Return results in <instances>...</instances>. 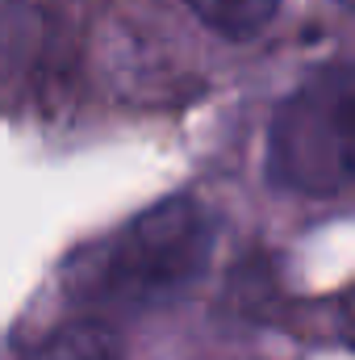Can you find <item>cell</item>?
Segmentation results:
<instances>
[{
  "mask_svg": "<svg viewBox=\"0 0 355 360\" xmlns=\"http://www.w3.org/2000/svg\"><path fill=\"white\" fill-rule=\"evenodd\" d=\"M209 252V210L192 197H172L80 252L67 269V293L88 310L142 314L163 302H176L205 272Z\"/></svg>",
  "mask_w": 355,
  "mask_h": 360,
  "instance_id": "6da1fadb",
  "label": "cell"
},
{
  "mask_svg": "<svg viewBox=\"0 0 355 360\" xmlns=\"http://www.w3.org/2000/svg\"><path fill=\"white\" fill-rule=\"evenodd\" d=\"M184 4H188L213 34L234 38V42L255 38L267 21L276 17V8H280V0H184Z\"/></svg>",
  "mask_w": 355,
  "mask_h": 360,
  "instance_id": "277c9868",
  "label": "cell"
},
{
  "mask_svg": "<svg viewBox=\"0 0 355 360\" xmlns=\"http://www.w3.org/2000/svg\"><path fill=\"white\" fill-rule=\"evenodd\" d=\"M267 180L301 197H355V68H322L267 126Z\"/></svg>",
  "mask_w": 355,
  "mask_h": 360,
  "instance_id": "7a4b0ae2",
  "label": "cell"
},
{
  "mask_svg": "<svg viewBox=\"0 0 355 360\" xmlns=\"http://www.w3.org/2000/svg\"><path fill=\"white\" fill-rule=\"evenodd\" d=\"M29 360H126V348L113 327L84 319V323H72V327L55 331L51 340H42Z\"/></svg>",
  "mask_w": 355,
  "mask_h": 360,
  "instance_id": "3957f363",
  "label": "cell"
},
{
  "mask_svg": "<svg viewBox=\"0 0 355 360\" xmlns=\"http://www.w3.org/2000/svg\"><path fill=\"white\" fill-rule=\"evenodd\" d=\"M339 319H343V335L355 344V289L343 297V314H339Z\"/></svg>",
  "mask_w": 355,
  "mask_h": 360,
  "instance_id": "5b68a950",
  "label": "cell"
},
{
  "mask_svg": "<svg viewBox=\"0 0 355 360\" xmlns=\"http://www.w3.org/2000/svg\"><path fill=\"white\" fill-rule=\"evenodd\" d=\"M339 4H343V8H351V13H355V0H339Z\"/></svg>",
  "mask_w": 355,
  "mask_h": 360,
  "instance_id": "8992f818",
  "label": "cell"
}]
</instances>
